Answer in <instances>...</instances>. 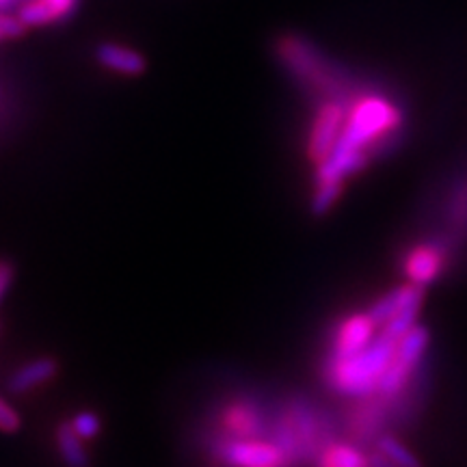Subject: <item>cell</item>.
I'll use <instances>...</instances> for the list:
<instances>
[{
    "label": "cell",
    "mask_w": 467,
    "mask_h": 467,
    "mask_svg": "<svg viewBox=\"0 0 467 467\" xmlns=\"http://www.w3.org/2000/svg\"><path fill=\"white\" fill-rule=\"evenodd\" d=\"M418 312H420V306L402 309V312L396 314L394 318H389L379 331H381L383 336L394 337V340H400V337L405 336L413 325H418Z\"/></svg>",
    "instance_id": "20"
},
{
    "label": "cell",
    "mask_w": 467,
    "mask_h": 467,
    "mask_svg": "<svg viewBox=\"0 0 467 467\" xmlns=\"http://www.w3.org/2000/svg\"><path fill=\"white\" fill-rule=\"evenodd\" d=\"M446 238L451 243H461L467 238V178H459L452 184L446 203Z\"/></svg>",
    "instance_id": "13"
},
{
    "label": "cell",
    "mask_w": 467,
    "mask_h": 467,
    "mask_svg": "<svg viewBox=\"0 0 467 467\" xmlns=\"http://www.w3.org/2000/svg\"><path fill=\"white\" fill-rule=\"evenodd\" d=\"M377 337V323L368 317V312L350 314L336 327L334 331V347L331 355L337 358H347L364 350L368 344Z\"/></svg>",
    "instance_id": "8"
},
{
    "label": "cell",
    "mask_w": 467,
    "mask_h": 467,
    "mask_svg": "<svg viewBox=\"0 0 467 467\" xmlns=\"http://www.w3.org/2000/svg\"><path fill=\"white\" fill-rule=\"evenodd\" d=\"M58 372V361L55 358H37L26 361L25 366L16 368L7 379V389L11 394L20 396L31 392V389L39 388V385L48 383L55 379Z\"/></svg>",
    "instance_id": "10"
},
{
    "label": "cell",
    "mask_w": 467,
    "mask_h": 467,
    "mask_svg": "<svg viewBox=\"0 0 467 467\" xmlns=\"http://www.w3.org/2000/svg\"><path fill=\"white\" fill-rule=\"evenodd\" d=\"M225 422L230 426V431L236 437H258L265 435V424H262V418L258 416L254 407L249 405H234L230 411H227Z\"/></svg>",
    "instance_id": "17"
},
{
    "label": "cell",
    "mask_w": 467,
    "mask_h": 467,
    "mask_svg": "<svg viewBox=\"0 0 467 467\" xmlns=\"http://www.w3.org/2000/svg\"><path fill=\"white\" fill-rule=\"evenodd\" d=\"M431 342V331L426 329L424 325H413L411 329L407 331L405 336L399 340V347H396V358H399L402 364L409 368H416L426 359V348H429Z\"/></svg>",
    "instance_id": "15"
},
{
    "label": "cell",
    "mask_w": 467,
    "mask_h": 467,
    "mask_svg": "<svg viewBox=\"0 0 467 467\" xmlns=\"http://www.w3.org/2000/svg\"><path fill=\"white\" fill-rule=\"evenodd\" d=\"M279 57L284 66L295 74V78L307 89H314L329 98H340L347 100L348 80H344L336 69H331V63L320 55V50L301 37H284L279 42ZM355 100V98H353ZM350 100V102H353Z\"/></svg>",
    "instance_id": "3"
},
{
    "label": "cell",
    "mask_w": 467,
    "mask_h": 467,
    "mask_svg": "<svg viewBox=\"0 0 467 467\" xmlns=\"http://www.w3.org/2000/svg\"><path fill=\"white\" fill-rule=\"evenodd\" d=\"M57 448L61 454L63 463L67 467H89V454H87L83 440L74 431V426L69 422H61L57 426Z\"/></svg>",
    "instance_id": "16"
},
{
    "label": "cell",
    "mask_w": 467,
    "mask_h": 467,
    "mask_svg": "<svg viewBox=\"0 0 467 467\" xmlns=\"http://www.w3.org/2000/svg\"><path fill=\"white\" fill-rule=\"evenodd\" d=\"M375 448H379L385 457H389L396 463V467H424L416 454L409 451L405 441H400L394 433H383L379 437Z\"/></svg>",
    "instance_id": "18"
},
{
    "label": "cell",
    "mask_w": 467,
    "mask_h": 467,
    "mask_svg": "<svg viewBox=\"0 0 467 467\" xmlns=\"http://www.w3.org/2000/svg\"><path fill=\"white\" fill-rule=\"evenodd\" d=\"M350 100H340V98H329L320 104L317 117H314L312 132H309L307 141V156L309 161H314L317 165L325 162L334 151L337 139L344 130L348 115V104Z\"/></svg>",
    "instance_id": "4"
},
{
    "label": "cell",
    "mask_w": 467,
    "mask_h": 467,
    "mask_svg": "<svg viewBox=\"0 0 467 467\" xmlns=\"http://www.w3.org/2000/svg\"><path fill=\"white\" fill-rule=\"evenodd\" d=\"M11 282H14V266L9 262L0 260V301H3L5 292L9 290Z\"/></svg>",
    "instance_id": "24"
},
{
    "label": "cell",
    "mask_w": 467,
    "mask_h": 467,
    "mask_svg": "<svg viewBox=\"0 0 467 467\" xmlns=\"http://www.w3.org/2000/svg\"><path fill=\"white\" fill-rule=\"evenodd\" d=\"M396 347H399V340L379 331L375 340L359 353L347 355V358L329 355L325 364L327 385L348 399L361 400L377 396L379 383L396 355Z\"/></svg>",
    "instance_id": "2"
},
{
    "label": "cell",
    "mask_w": 467,
    "mask_h": 467,
    "mask_svg": "<svg viewBox=\"0 0 467 467\" xmlns=\"http://www.w3.org/2000/svg\"><path fill=\"white\" fill-rule=\"evenodd\" d=\"M11 3H14V0H0V9H3V7H9Z\"/></svg>",
    "instance_id": "26"
},
{
    "label": "cell",
    "mask_w": 467,
    "mask_h": 467,
    "mask_svg": "<svg viewBox=\"0 0 467 467\" xmlns=\"http://www.w3.org/2000/svg\"><path fill=\"white\" fill-rule=\"evenodd\" d=\"M344 191V182H317V191H314L312 202H309V210L314 217H325L334 203L340 200Z\"/></svg>",
    "instance_id": "19"
},
{
    "label": "cell",
    "mask_w": 467,
    "mask_h": 467,
    "mask_svg": "<svg viewBox=\"0 0 467 467\" xmlns=\"http://www.w3.org/2000/svg\"><path fill=\"white\" fill-rule=\"evenodd\" d=\"M219 457L227 467H290L292 461L277 443L236 437L221 443Z\"/></svg>",
    "instance_id": "5"
},
{
    "label": "cell",
    "mask_w": 467,
    "mask_h": 467,
    "mask_svg": "<svg viewBox=\"0 0 467 467\" xmlns=\"http://www.w3.org/2000/svg\"><path fill=\"white\" fill-rule=\"evenodd\" d=\"M72 426L80 440H93V437L100 433L102 422L96 411H78L72 420Z\"/></svg>",
    "instance_id": "21"
},
{
    "label": "cell",
    "mask_w": 467,
    "mask_h": 467,
    "mask_svg": "<svg viewBox=\"0 0 467 467\" xmlns=\"http://www.w3.org/2000/svg\"><path fill=\"white\" fill-rule=\"evenodd\" d=\"M317 467H368V452L358 443L329 441L317 454Z\"/></svg>",
    "instance_id": "14"
},
{
    "label": "cell",
    "mask_w": 467,
    "mask_h": 467,
    "mask_svg": "<svg viewBox=\"0 0 467 467\" xmlns=\"http://www.w3.org/2000/svg\"><path fill=\"white\" fill-rule=\"evenodd\" d=\"M17 429H20V416H17L7 402L0 400V431H5V433H16Z\"/></svg>",
    "instance_id": "23"
},
{
    "label": "cell",
    "mask_w": 467,
    "mask_h": 467,
    "mask_svg": "<svg viewBox=\"0 0 467 467\" xmlns=\"http://www.w3.org/2000/svg\"><path fill=\"white\" fill-rule=\"evenodd\" d=\"M389 420V405L381 396H370L361 399L359 407L350 416V435L353 443L364 446V443H377L383 435V424Z\"/></svg>",
    "instance_id": "7"
},
{
    "label": "cell",
    "mask_w": 467,
    "mask_h": 467,
    "mask_svg": "<svg viewBox=\"0 0 467 467\" xmlns=\"http://www.w3.org/2000/svg\"><path fill=\"white\" fill-rule=\"evenodd\" d=\"M96 58L102 67L110 69V72L124 74V76H139L145 72V58L141 52L134 48H128V46L121 44H100L96 48Z\"/></svg>",
    "instance_id": "11"
},
{
    "label": "cell",
    "mask_w": 467,
    "mask_h": 467,
    "mask_svg": "<svg viewBox=\"0 0 467 467\" xmlns=\"http://www.w3.org/2000/svg\"><path fill=\"white\" fill-rule=\"evenodd\" d=\"M368 467H396V463L389 457H385L379 448H375L372 452H368Z\"/></svg>",
    "instance_id": "25"
},
{
    "label": "cell",
    "mask_w": 467,
    "mask_h": 467,
    "mask_svg": "<svg viewBox=\"0 0 467 467\" xmlns=\"http://www.w3.org/2000/svg\"><path fill=\"white\" fill-rule=\"evenodd\" d=\"M451 255V241L446 236H440L437 241L422 243L411 247L402 260V273L411 284L416 285H431L437 277L441 275L443 268L448 265Z\"/></svg>",
    "instance_id": "6"
},
{
    "label": "cell",
    "mask_w": 467,
    "mask_h": 467,
    "mask_svg": "<svg viewBox=\"0 0 467 467\" xmlns=\"http://www.w3.org/2000/svg\"><path fill=\"white\" fill-rule=\"evenodd\" d=\"M78 7V0H26L17 11L25 26H46L67 17Z\"/></svg>",
    "instance_id": "12"
},
{
    "label": "cell",
    "mask_w": 467,
    "mask_h": 467,
    "mask_svg": "<svg viewBox=\"0 0 467 467\" xmlns=\"http://www.w3.org/2000/svg\"><path fill=\"white\" fill-rule=\"evenodd\" d=\"M402 128V110L381 93H364L348 107L347 124L334 151L317 165V182H344L370 162V151L379 139Z\"/></svg>",
    "instance_id": "1"
},
{
    "label": "cell",
    "mask_w": 467,
    "mask_h": 467,
    "mask_svg": "<svg viewBox=\"0 0 467 467\" xmlns=\"http://www.w3.org/2000/svg\"><path fill=\"white\" fill-rule=\"evenodd\" d=\"M26 26L17 16H0V42L25 35Z\"/></svg>",
    "instance_id": "22"
},
{
    "label": "cell",
    "mask_w": 467,
    "mask_h": 467,
    "mask_svg": "<svg viewBox=\"0 0 467 467\" xmlns=\"http://www.w3.org/2000/svg\"><path fill=\"white\" fill-rule=\"evenodd\" d=\"M422 299H424L422 285H416L411 282L396 285V288L389 290L388 295H383L381 299L372 303L370 309H368V317L375 320L377 327H383L389 318H394L396 314L402 312V309L422 306Z\"/></svg>",
    "instance_id": "9"
}]
</instances>
